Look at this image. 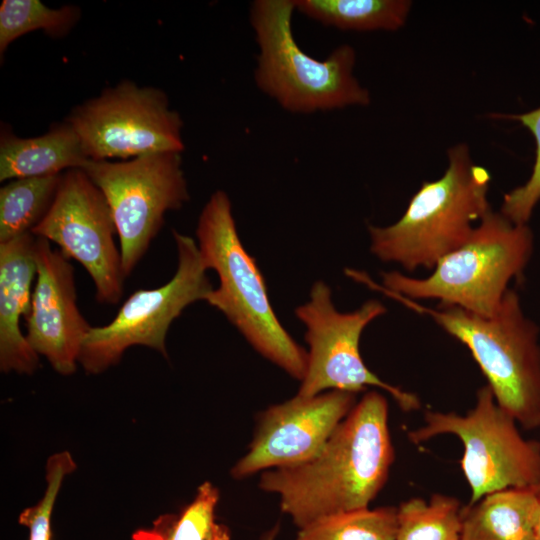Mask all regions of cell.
<instances>
[{"label": "cell", "mask_w": 540, "mask_h": 540, "mask_svg": "<svg viewBox=\"0 0 540 540\" xmlns=\"http://www.w3.org/2000/svg\"><path fill=\"white\" fill-rule=\"evenodd\" d=\"M424 422L408 432L411 442L442 434L462 442L460 465L471 490L469 504L496 491L540 485V442L521 435L516 420L497 404L488 385L477 391L476 404L465 415L427 411Z\"/></svg>", "instance_id": "obj_7"}, {"label": "cell", "mask_w": 540, "mask_h": 540, "mask_svg": "<svg viewBox=\"0 0 540 540\" xmlns=\"http://www.w3.org/2000/svg\"><path fill=\"white\" fill-rule=\"evenodd\" d=\"M540 496V494H539ZM532 540H540V504H539V512L538 516L534 525L533 529V537Z\"/></svg>", "instance_id": "obj_26"}, {"label": "cell", "mask_w": 540, "mask_h": 540, "mask_svg": "<svg viewBox=\"0 0 540 540\" xmlns=\"http://www.w3.org/2000/svg\"><path fill=\"white\" fill-rule=\"evenodd\" d=\"M172 233L178 253L176 273L158 288L132 293L110 323L91 327L78 360L88 374L116 365L134 345L150 347L167 358L166 335L172 322L190 304L206 301L213 290L195 240L176 230Z\"/></svg>", "instance_id": "obj_9"}, {"label": "cell", "mask_w": 540, "mask_h": 540, "mask_svg": "<svg viewBox=\"0 0 540 540\" xmlns=\"http://www.w3.org/2000/svg\"><path fill=\"white\" fill-rule=\"evenodd\" d=\"M537 492H538V494H540V485L537 488Z\"/></svg>", "instance_id": "obj_28"}, {"label": "cell", "mask_w": 540, "mask_h": 540, "mask_svg": "<svg viewBox=\"0 0 540 540\" xmlns=\"http://www.w3.org/2000/svg\"><path fill=\"white\" fill-rule=\"evenodd\" d=\"M294 0H256L250 22L259 47L257 86L284 109L312 113L368 105L370 95L353 74L356 55L337 47L324 60L304 52L292 32Z\"/></svg>", "instance_id": "obj_6"}, {"label": "cell", "mask_w": 540, "mask_h": 540, "mask_svg": "<svg viewBox=\"0 0 540 540\" xmlns=\"http://www.w3.org/2000/svg\"><path fill=\"white\" fill-rule=\"evenodd\" d=\"M519 121L535 140V161L528 180L503 197L500 213L515 224H527L540 201V107L517 115H501Z\"/></svg>", "instance_id": "obj_25"}, {"label": "cell", "mask_w": 540, "mask_h": 540, "mask_svg": "<svg viewBox=\"0 0 540 540\" xmlns=\"http://www.w3.org/2000/svg\"><path fill=\"white\" fill-rule=\"evenodd\" d=\"M34 256L36 286L25 336L32 349L43 355L56 372L71 375L92 326L79 311L69 259L42 237H36Z\"/></svg>", "instance_id": "obj_14"}, {"label": "cell", "mask_w": 540, "mask_h": 540, "mask_svg": "<svg viewBox=\"0 0 540 540\" xmlns=\"http://www.w3.org/2000/svg\"><path fill=\"white\" fill-rule=\"evenodd\" d=\"M385 312L386 307L373 299L354 311L339 312L329 286L315 282L309 300L295 309L296 317L305 325L309 346L306 373L297 395L311 397L331 390L357 394L371 386L389 393L403 411L419 409L415 394L381 380L360 354L363 330Z\"/></svg>", "instance_id": "obj_10"}, {"label": "cell", "mask_w": 540, "mask_h": 540, "mask_svg": "<svg viewBox=\"0 0 540 540\" xmlns=\"http://www.w3.org/2000/svg\"><path fill=\"white\" fill-rule=\"evenodd\" d=\"M539 504L535 488L490 493L462 507L461 540H532Z\"/></svg>", "instance_id": "obj_17"}, {"label": "cell", "mask_w": 540, "mask_h": 540, "mask_svg": "<svg viewBox=\"0 0 540 540\" xmlns=\"http://www.w3.org/2000/svg\"><path fill=\"white\" fill-rule=\"evenodd\" d=\"M393 461L388 403L381 393L370 391L316 456L261 472L258 487L278 495L281 511L300 529L327 515L368 508Z\"/></svg>", "instance_id": "obj_1"}, {"label": "cell", "mask_w": 540, "mask_h": 540, "mask_svg": "<svg viewBox=\"0 0 540 540\" xmlns=\"http://www.w3.org/2000/svg\"><path fill=\"white\" fill-rule=\"evenodd\" d=\"M366 285L430 316L469 349L497 404L523 428L540 427L539 329L524 315L514 290L506 291L494 315L484 317L457 306L426 307L385 290L371 279Z\"/></svg>", "instance_id": "obj_2"}, {"label": "cell", "mask_w": 540, "mask_h": 540, "mask_svg": "<svg viewBox=\"0 0 540 540\" xmlns=\"http://www.w3.org/2000/svg\"><path fill=\"white\" fill-rule=\"evenodd\" d=\"M31 233L54 242L87 270L99 303L120 301L125 276L114 217L105 195L82 169L62 173L49 210Z\"/></svg>", "instance_id": "obj_12"}, {"label": "cell", "mask_w": 540, "mask_h": 540, "mask_svg": "<svg viewBox=\"0 0 540 540\" xmlns=\"http://www.w3.org/2000/svg\"><path fill=\"white\" fill-rule=\"evenodd\" d=\"M397 508H363L324 516L299 529L296 540H395Z\"/></svg>", "instance_id": "obj_23"}, {"label": "cell", "mask_w": 540, "mask_h": 540, "mask_svg": "<svg viewBox=\"0 0 540 540\" xmlns=\"http://www.w3.org/2000/svg\"><path fill=\"white\" fill-rule=\"evenodd\" d=\"M356 404V394L331 390L293 398L264 410L248 450L232 467L243 479L269 469L302 464L316 456Z\"/></svg>", "instance_id": "obj_13"}, {"label": "cell", "mask_w": 540, "mask_h": 540, "mask_svg": "<svg viewBox=\"0 0 540 540\" xmlns=\"http://www.w3.org/2000/svg\"><path fill=\"white\" fill-rule=\"evenodd\" d=\"M489 171L473 163L465 144L448 150L442 177L425 181L412 196L402 217L387 227L369 226L371 252L383 262L400 264L412 272L433 269L461 246L475 221L491 209Z\"/></svg>", "instance_id": "obj_4"}, {"label": "cell", "mask_w": 540, "mask_h": 540, "mask_svg": "<svg viewBox=\"0 0 540 540\" xmlns=\"http://www.w3.org/2000/svg\"><path fill=\"white\" fill-rule=\"evenodd\" d=\"M88 159H132L184 150L183 121L164 91L123 80L82 104L65 118Z\"/></svg>", "instance_id": "obj_11"}, {"label": "cell", "mask_w": 540, "mask_h": 540, "mask_svg": "<svg viewBox=\"0 0 540 540\" xmlns=\"http://www.w3.org/2000/svg\"><path fill=\"white\" fill-rule=\"evenodd\" d=\"M196 236L205 267L219 278L206 302L223 313L259 354L301 381L307 352L275 314L264 277L240 240L230 198L223 190H216L204 205Z\"/></svg>", "instance_id": "obj_3"}, {"label": "cell", "mask_w": 540, "mask_h": 540, "mask_svg": "<svg viewBox=\"0 0 540 540\" xmlns=\"http://www.w3.org/2000/svg\"><path fill=\"white\" fill-rule=\"evenodd\" d=\"M35 240L28 232L0 243V368L5 373L30 375L39 366V355L20 330V318L31 309Z\"/></svg>", "instance_id": "obj_15"}, {"label": "cell", "mask_w": 540, "mask_h": 540, "mask_svg": "<svg viewBox=\"0 0 540 540\" xmlns=\"http://www.w3.org/2000/svg\"><path fill=\"white\" fill-rule=\"evenodd\" d=\"M81 17L75 5L50 8L39 0H3L0 5V55L27 33L42 31L52 38L67 36Z\"/></svg>", "instance_id": "obj_22"}, {"label": "cell", "mask_w": 540, "mask_h": 540, "mask_svg": "<svg viewBox=\"0 0 540 540\" xmlns=\"http://www.w3.org/2000/svg\"><path fill=\"white\" fill-rule=\"evenodd\" d=\"M278 532V527L272 529L265 537L263 540H274V538L276 537V534Z\"/></svg>", "instance_id": "obj_27"}, {"label": "cell", "mask_w": 540, "mask_h": 540, "mask_svg": "<svg viewBox=\"0 0 540 540\" xmlns=\"http://www.w3.org/2000/svg\"><path fill=\"white\" fill-rule=\"evenodd\" d=\"M461 530L462 507L452 496L411 498L397 508L395 540H461Z\"/></svg>", "instance_id": "obj_21"}, {"label": "cell", "mask_w": 540, "mask_h": 540, "mask_svg": "<svg viewBox=\"0 0 540 540\" xmlns=\"http://www.w3.org/2000/svg\"><path fill=\"white\" fill-rule=\"evenodd\" d=\"M62 174L14 179L0 189V243L31 232L49 210Z\"/></svg>", "instance_id": "obj_20"}, {"label": "cell", "mask_w": 540, "mask_h": 540, "mask_svg": "<svg viewBox=\"0 0 540 540\" xmlns=\"http://www.w3.org/2000/svg\"><path fill=\"white\" fill-rule=\"evenodd\" d=\"M75 469L76 463L68 451L53 454L47 460V487L43 497L19 515V523L29 529V540H51V516L58 492L64 478Z\"/></svg>", "instance_id": "obj_24"}, {"label": "cell", "mask_w": 540, "mask_h": 540, "mask_svg": "<svg viewBox=\"0 0 540 540\" xmlns=\"http://www.w3.org/2000/svg\"><path fill=\"white\" fill-rule=\"evenodd\" d=\"M297 11L341 30H397L408 17L407 0H294Z\"/></svg>", "instance_id": "obj_18"}, {"label": "cell", "mask_w": 540, "mask_h": 540, "mask_svg": "<svg viewBox=\"0 0 540 540\" xmlns=\"http://www.w3.org/2000/svg\"><path fill=\"white\" fill-rule=\"evenodd\" d=\"M81 169L110 205L126 278L158 235L165 214L189 200L181 153H151L116 162L89 159Z\"/></svg>", "instance_id": "obj_8"}, {"label": "cell", "mask_w": 540, "mask_h": 540, "mask_svg": "<svg viewBox=\"0 0 540 540\" xmlns=\"http://www.w3.org/2000/svg\"><path fill=\"white\" fill-rule=\"evenodd\" d=\"M219 498L218 488L206 481L189 504L159 516L150 528L135 531L132 540H231L230 529L216 518Z\"/></svg>", "instance_id": "obj_19"}, {"label": "cell", "mask_w": 540, "mask_h": 540, "mask_svg": "<svg viewBox=\"0 0 540 540\" xmlns=\"http://www.w3.org/2000/svg\"><path fill=\"white\" fill-rule=\"evenodd\" d=\"M533 249L527 224H515L491 209L461 246L442 257L430 276L413 278L398 271L382 273L380 285L406 298L437 299L441 305L490 317L509 282L525 269Z\"/></svg>", "instance_id": "obj_5"}, {"label": "cell", "mask_w": 540, "mask_h": 540, "mask_svg": "<svg viewBox=\"0 0 540 540\" xmlns=\"http://www.w3.org/2000/svg\"><path fill=\"white\" fill-rule=\"evenodd\" d=\"M89 159L67 122L56 123L36 137L16 136L6 128L0 136V181L62 174L81 169Z\"/></svg>", "instance_id": "obj_16"}]
</instances>
